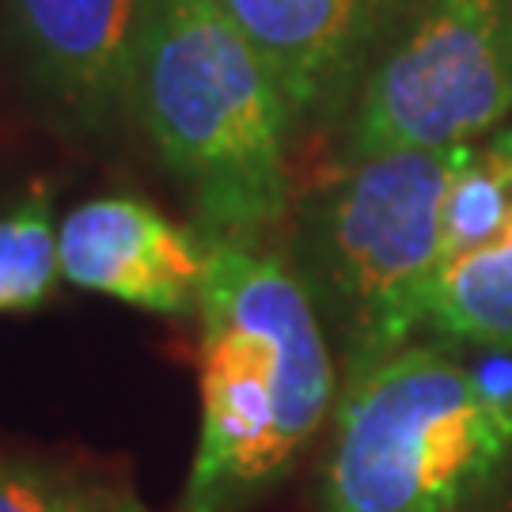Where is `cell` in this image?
Here are the masks:
<instances>
[{
  "instance_id": "cell-1",
  "label": "cell",
  "mask_w": 512,
  "mask_h": 512,
  "mask_svg": "<svg viewBox=\"0 0 512 512\" xmlns=\"http://www.w3.org/2000/svg\"><path fill=\"white\" fill-rule=\"evenodd\" d=\"M198 315L202 429L183 512H243L319 433L334 357L308 281L243 236H213Z\"/></svg>"
},
{
  "instance_id": "cell-2",
  "label": "cell",
  "mask_w": 512,
  "mask_h": 512,
  "mask_svg": "<svg viewBox=\"0 0 512 512\" xmlns=\"http://www.w3.org/2000/svg\"><path fill=\"white\" fill-rule=\"evenodd\" d=\"M133 107L209 236L247 239L285 217L293 110L217 0H145Z\"/></svg>"
},
{
  "instance_id": "cell-3",
  "label": "cell",
  "mask_w": 512,
  "mask_h": 512,
  "mask_svg": "<svg viewBox=\"0 0 512 512\" xmlns=\"http://www.w3.org/2000/svg\"><path fill=\"white\" fill-rule=\"evenodd\" d=\"M512 459V391L406 346L342 387L319 512H467Z\"/></svg>"
},
{
  "instance_id": "cell-4",
  "label": "cell",
  "mask_w": 512,
  "mask_h": 512,
  "mask_svg": "<svg viewBox=\"0 0 512 512\" xmlns=\"http://www.w3.org/2000/svg\"><path fill=\"white\" fill-rule=\"evenodd\" d=\"M475 145L399 148L353 160L304 228L311 296L342 338L346 384L406 349L444 262V209Z\"/></svg>"
},
{
  "instance_id": "cell-5",
  "label": "cell",
  "mask_w": 512,
  "mask_h": 512,
  "mask_svg": "<svg viewBox=\"0 0 512 512\" xmlns=\"http://www.w3.org/2000/svg\"><path fill=\"white\" fill-rule=\"evenodd\" d=\"M512 118V0H418L365 76L346 164L399 148H456Z\"/></svg>"
},
{
  "instance_id": "cell-6",
  "label": "cell",
  "mask_w": 512,
  "mask_h": 512,
  "mask_svg": "<svg viewBox=\"0 0 512 512\" xmlns=\"http://www.w3.org/2000/svg\"><path fill=\"white\" fill-rule=\"evenodd\" d=\"M425 327L512 349V122L459 167L444 209V262Z\"/></svg>"
},
{
  "instance_id": "cell-7",
  "label": "cell",
  "mask_w": 512,
  "mask_h": 512,
  "mask_svg": "<svg viewBox=\"0 0 512 512\" xmlns=\"http://www.w3.org/2000/svg\"><path fill=\"white\" fill-rule=\"evenodd\" d=\"M19 54L42 103L80 137L133 103L145 0H8Z\"/></svg>"
},
{
  "instance_id": "cell-8",
  "label": "cell",
  "mask_w": 512,
  "mask_h": 512,
  "mask_svg": "<svg viewBox=\"0 0 512 512\" xmlns=\"http://www.w3.org/2000/svg\"><path fill=\"white\" fill-rule=\"evenodd\" d=\"M61 277L84 293L152 315L202 308L213 236L194 232L141 198H95L61 224Z\"/></svg>"
},
{
  "instance_id": "cell-9",
  "label": "cell",
  "mask_w": 512,
  "mask_h": 512,
  "mask_svg": "<svg viewBox=\"0 0 512 512\" xmlns=\"http://www.w3.org/2000/svg\"><path fill=\"white\" fill-rule=\"evenodd\" d=\"M277 76L293 122H327L346 107L357 76L399 0H217Z\"/></svg>"
},
{
  "instance_id": "cell-10",
  "label": "cell",
  "mask_w": 512,
  "mask_h": 512,
  "mask_svg": "<svg viewBox=\"0 0 512 512\" xmlns=\"http://www.w3.org/2000/svg\"><path fill=\"white\" fill-rule=\"evenodd\" d=\"M61 228L46 186L0 217V315L38 311L61 277Z\"/></svg>"
},
{
  "instance_id": "cell-11",
  "label": "cell",
  "mask_w": 512,
  "mask_h": 512,
  "mask_svg": "<svg viewBox=\"0 0 512 512\" xmlns=\"http://www.w3.org/2000/svg\"><path fill=\"white\" fill-rule=\"evenodd\" d=\"M0 512H148L103 478L0 456Z\"/></svg>"
}]
</instances>
